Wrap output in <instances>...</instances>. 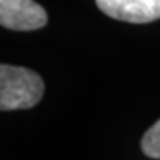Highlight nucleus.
I'll return each instance as SVG.
<instances>
[{"label":"nucleus","mask_w":160,"mask_h":160,"mask_svg":"<svg viewBox=\"0 0 160 160\" xmlns=\"http://www.w3.org/2000/svg\"><path fill=\"white\" fill-rule=\"evenodd\" d=\"M108 17L126 22H151L160 18V0H97Z\"/></svg>","instance_id":"7ed1b4c3"},{"label":"nucleus","mask_w":160,"mask_h":160,"mask_svg":"<svg viewBox=\"0 0 160 160\" xmlns=\"http://www.w3.org/2000/svg\"><path fill=\"white\" fill-rule=\"evenodd\" d=\"M141 148L145 156H148L151 159H160V120H157L144 133Z\"/></svg>","instance_id":"20e7f679"},{"label":"nucleus","mask_w":160,"mask_h":160,"mask_svg":"<svg viewBox=\"0 0 160 160\" xmlns=\"http://www.w3.org/2000/svg\"><path fill=\"white\" fill-rule=\"evenodd\" d=\"M46 22V11L34 0H0V24L5 28L31 31Z\"/></svg>","instance_id":"f03ea898"},{"label":"nucleus","mask_w":160,"mask_h":160,"mask_svg":"<svg viewBox=\"0 0 160 160\" xmlns=\"http://www.w3.org/2000/svg\"><path fill=\"white\" fill-rule=\"evenodd\" d=\"M45 85L37 73L24 67L2 64L0 110H25L34 107L43 97Z\"/></svg>","instance_id":"f257e3e1"}]
</instances>
